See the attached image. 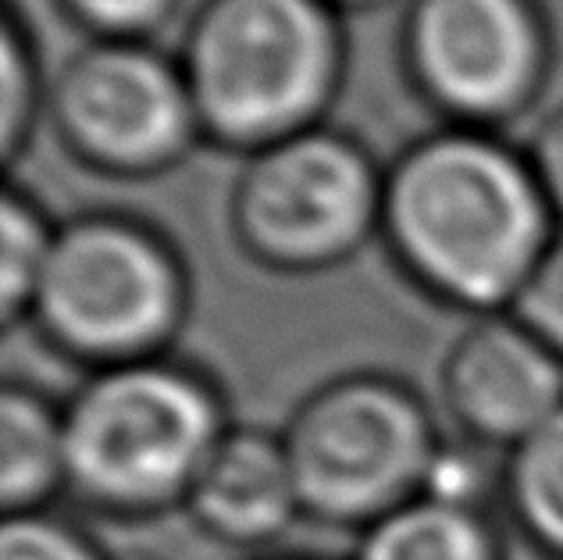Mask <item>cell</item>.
<instances>
[{
    "label": "cell",
    "instance_id": "cell-13",
    "mask_svg": "<svg viewBox=\"0 0 563 560\" xmlns=\"http://www.w3.org/2000/svg\"><path fill=\"white\" fill-rule=\"evenodd\" d=\"M507 479L521 528L563 560V410L514 447Z\"/></svg>",
    "mask_w": 563,
    "mask_h": 560
},
{
    "label": "cell",
    "instance_id": "cell-19",
    "mask_svg": "<svg viewBox=\"0 0 563 560\" xmlns=\"http://www.w3.org/2000/svg\"><path fill=\"white\" fill-rule=\"evenodd\" d=\"M111 560H157V557H151V553H111Z\"/></svg>",
    "mask_w": 563,
    "mask_h": 560
},
{
    "label": "cell",
    "instance_id": "cell-12",
    "mask_svg": "<svg viewBox=\"0 0 563 560\" xmlns=\"http://www.w3.org/2000/svg\"><path fill=\"white\" fill-rule=\"evenodd\" d=\"M357 560H499V542L471 504L424 493L367 528Z\"/></svg>",
    "mask_w": 563,
    "mask_h": 560
},
{
    "label": "cell",
    "instance_id": "cell-3",
    "mask_svg": "<svg viewBox=\"0 0 563 560\" xmlns=\"http://www.w3.org/2000/svg\"><path fill=\"white\" fill-rule=\"evenodd\" d=\"M282 443L303 514L367 528L428 490L442 450L424 404L389 378L324 386L296 410Z\"/></svg>",
    "mask_w": 563,
    "mask_h": 560
},
{
    "label": "cell",
    "instance_id": "cell-4",
    "mask_svg": "<svg viewBox=\"0 0 563 560\" xmlns=\"http://www.w3.org/2000/svg\"><path fill=\"white\" fill-rule=\"evenodd\" d=\"M29 311L65 353L103 367L151 361L179 329L183 283L143 232L93 222L51 243Z\"/></svg>",
    "mask_w": 563,
    "mask_h": 560
},
{
    "label": "cell",
    "instance_id": "cell-9",
    "mask_svg": "<svg viewBox=\"0 0 563 560\" xmlns=\"http://www.w3.org/2000/svg\"><path fill=\"white\" fill-rule=\"evenodd\" d=\"M189 510L221 542L264 547L303 514L282 436L229 429L189 493Z\"/></svg>",
    "mask_w": 563,
    "mask_h": 560
},
{
    "label": "cell",
    "instance_id": "cell-15",
    "mask_svg": "<svg viewBox=\"0 0 563 560\" xmlns=\"http://www.w3.org/2000/svg\"><path fill=\"white\" fill-rule=\"evenodd\" d=\"M0 560H111L79 528L47 514H14L0 532Z\"/></svg>",
    "mask_w": 563,
    "mask_h": 560
},
{
    "label": "cell",
    "instance_id": "cell-16",
    "mask_svg": "<svg viewBox=\"0 0 563 560\" xmlns=\"http://www.w3.org/2000/svg\"><path fill=\"white\" fill-rule=\"evenodd\" d=\"M517 321L563 358V246L545 250L539 268L517 293Z\"/></svg>",
    "mask_w": 563,
    "mask_h": 560
},
{
    "label": "cell",
    "instance_id": "cell-10",
    "mask_svg": "<svg viewBox=\"0 0 563 560\" xmlns=\"http://www.w3.org/2000/svg\"><path fill=\"white\" fill-rule=\"evenodd\" d=\"M65 108L79 136L114 157L157 154L183 129V100L168 72L122 51L97 54L71 72Z\"/></svg>",
    "mask_w": 563,
    "mask_h": 560
},
{
    "label": "cell",
    "instance_id": "cell-7",
    "mask_svg": "<svg viewBox=\"0 0 563 560\" xmlns=\"http://www.w3.org/2000/svg\"><path fill=\"white\" fill-rule=\"evenodd\" d=\"M453 418L485 443H525L563 410V358L521 321H478L442 375Z\"/></svg>",
    "mask_w": 563,
    "mask_h": 560
},
{
    "label": "cell",
    "instance_id": "cell-6",
    "mask_svg": "<svg viewBox=\"0 0 563 560\" xmlns=\"http://www.w3.org/2000/svg\"><path fill=\"white\" fill-rule=\"evenodd\" d=\"M372 215V179L332 140H300L264 157L243 189V226L261 254L321 264L357 240Z\"/></svg>",
    "mask_w": 563,
    "mask_h": 560
},
{
    "label": "cell",
    "instance_id": "cell-17",
    "mask_svg": "<svg viewBox=\"0 0 563 560\" xmlns=\"http://www.w3.org/2000/svg\"><path fill=\"white\" fill-rule=\"evenodd\" d=\"M97 19H108V22H140L146 19L161 0H82Z\"/></svg>",
    "mask_w": 563,
    "mask_h": 560
},
{
    "label": "cell",
    "instance_id": "cell-11",
    "mask_svg": "<svg viewBox=\"0 0 563 560\" xmlns=\"http://www.w3.org/2000/svg\"><path fill=\"white\" fill-rule=\"evenodd\" d=\"M65 475V410L47 396L8 382L0 396V504L8 518L33 514Z\"/></svg>",
    "mask_w": 563,
    "mask_h": 560
},
{
    "label": "cell",
    "instance_id": "cell-2",
    "mask_svg": "<svg viewBox=\"0 0 563 560\" xmlns=\"http://www.w3.org/2000/svg\"><path fill=\"white\" fill-rule=\"evenodd\" d=\"M225 432L197 372L161 358L114 364L65 407V475L100 510L151 514L189 499Z\"/></svg>",
    "mask_w": 563,
    "mask_h": 560
},
{
    "label": "cell",
    "instance_id": "cell-8",
    "mask_svg": "<svg viewBox=\"0 0 563 560\" xmlns=\"http://www.w3.org/2000/svg\"><path fill=\"white\" fill-rule=\"evenodd\" d=\"M418 51L442 94L485 108L517 90L531 40L517 0H421Z\"/></svg>",
    "mask_w": 563,
    "mask_h": 560
},
{
    "label": "cell",
    "instance_id": "cell-1",
    "mask_svg": "<svg viewBox=\"0 0 563 560\" xmlns=\"http://www.w3.org/2000/svg\"><path fill=\"white\" fill-rule=\"evenodd\" d=\"M389 226L421 283L474 311L517 300L545 257L536 186L496 146L474 140L432 143L407 161Z\"/></svg>",
    "mask_w": 563,
    "mask_h": 560
},
{
    "label": "cell",
    "instance_id": "cell-14",
    "mask_svg": "<svg viewBox=\"0 0 563 560\" xmlns=\"http://www.w3.org/2000/svg\"><path fill=\"white\" fill-rule=\"evenodd\" d=\"M51 257V243L43 240V229L22 204H4V264H0V307L4 321L14 326L22 311L33 307L43 264Z\"/></svg>",
    "mask_w": 563,
    "mask_h": 560
},
{
    "label": "cell",
    "instance_id": "cell-5",
    "mask_svg": "<svg viewBox=\"0 0 563 560\" xmlns=\"http://www.w3.org/2000/svg\"><path fill=\"white\" fill-rule=\"evenodd\" d=\"M324 54L310 0H221L197 36V86L218 125L264 132L314 100Z\"/></svg>",
    "mask_w": 563,
    "mask_h": 560
},
{
    "label": "cell",
    "instance_id": "cell-18",
    "mask_svg": "<svg viewBox=\"0 0 563 560\" xmlns=\"http://www.w3.org/2000/svg\"><path fill=\"white\" fill-rule=\"evenodd\" d=\"M545 183H550L553 189V197L560 200V208H563V125L550 136V143H545Z\"/></svg>",
    "mask_w": 563,
    "mask_h": 560
}]
</instances>
